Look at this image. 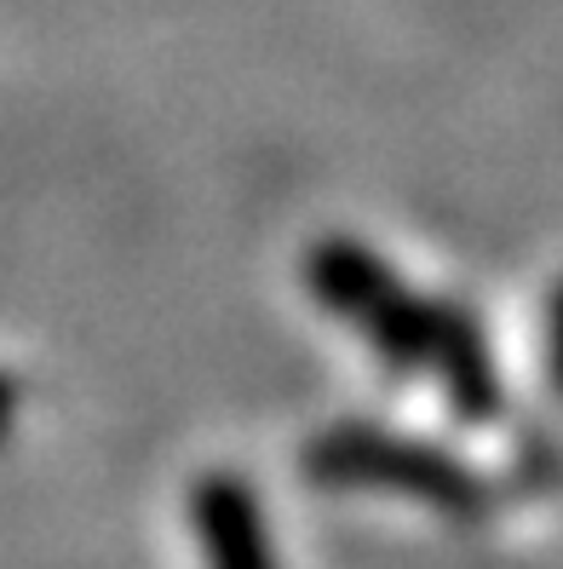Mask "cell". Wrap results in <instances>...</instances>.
<instances>
[{"mask_svg": "<svg viewBox=\"0 0 563 569\" xmlns=\"http://www.w3.org/2000/svg\"><path fill=\"white\" fill-rule=\"evenodd\" d=\"M432 368L449 391V403L460 420H494L501 415V380H494V362L483 351V333L477 322L460 311V306H443V322H438V351H432Z\"/></svg>", "mask_w": 563, "mask_h": 569, "instance_id": "277c9868", "label": "cell"}, {"mask_svg": "<svg viewBox=\"0 0 563 569\" xmlns=\"http://www.w3.org/2000/svg\"><path fill=\"white\" fill-rule=\"evenodd\" d=\"M300 472L316 489H385V495L420 500V507H438L449 518L489 512V483L460 455L362 420L316 431L300 449Z\"/></svg>", "mask_w": 563, "mask_h": 569, "instance_id": "6da1fadb", "label": "cell"}, {"mask_svg": "<svg viewBox=\"0 0 563 569\" xmlns=\"http://www.w3.org/2000/svg\"><path fill=\"white\" fill-rule=\"evenodd\" d=\"M305 288L311 299L328 311V317H340L351 328L369 333L396 299H403V277L391 271V264L369 248V242H356V237H322L311 242L305 253Z\"/></svg>", "mask_w": 563, "mask_h": 569, "instance_id": "3957f363", "label": "cell"}, {"mask_svg": "<svg viewBox=\"0 0 563 569\" xmlns=\"http://www.w3.org/2000/svg\"><path fill=\"white\" fill-rule=\"evenodd\" d=\"M184 518H190V535L202 547L208 569H282L259 489L242 472H230V466L190 478Z\"/></svg>", "mask_w": 563, "mask_h": 569, "instance_id": "7a4b0ae2", "label": "cell"}, {"mask_svg": "<svg viewBox=\"0 0 563 569\" xmlns=\"http://www.w3.org/2000/svg\"><path fill=\"white\" fill-rule=\"evenodd\" d=\"M18 415H23V386L0 368V449L12 443V426H18Z\"/></svg>", "mask_w": 563, "mask_h": 569, "instance_id": "5b68a950", "label": "cell"}, {"mask_svg": "<svg viewBox=\"0 0 563 569\" xmlns=\"http://www.w3.org/2000/svg\"><path fill=\"white\" fill-rule=\"evenodd\" d=\"M552 375H557V386H563V282H557V293H552Z\"/></svg>", "mask_w": 563, "mask_h": 569, "instance_id": "8992f818", "label": "cell"}]
</instances>
